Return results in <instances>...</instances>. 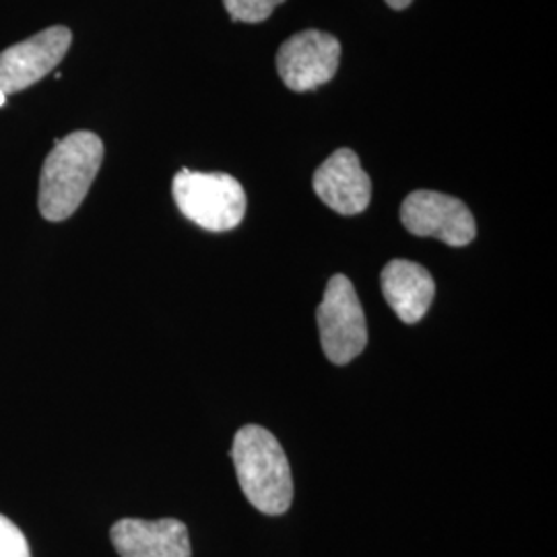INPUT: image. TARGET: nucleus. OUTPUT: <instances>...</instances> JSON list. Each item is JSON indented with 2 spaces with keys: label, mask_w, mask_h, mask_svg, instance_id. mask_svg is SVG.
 <instances>
[{
  "label": "nucleus",
  "mask_w": 557,
  "mask_h": 557,
  "mask_svg": "<svg viewBox=\"0 0 557 557\" xmlns=\"http://www.w3.org/2000/svg\"><path fill=\"white\" fill-rule=\"evenodd\" d=\"M103 161V143L96 133L77 131L57 140L44 161L40 176V213L44 220H69L87 197Z\"/></svg>",
  "instance_id": "nucleus-1"
},
{
  "label": "nucleus",
  "mask_w": 557,
  "mask_h": 557,
  "mask_svg": "<svg viewBox=\"0 0 557 557\" xmlns=\"http://www.w3.org/2000/svg\"><path fill=\"white\" fill-rule=\"evenodd\" d=\"M232 458L246 499L269 517L285 515L294 499L289 460L278 440L260 425H244L236 432Z\"/></svg>",
  "instance_id": "nucleus-2"
},
{
  "label": "nucleus",
  "mask_w": 557,
  "mask_h": 557,
  "mask_svg": "<svg viewBox=\"0 0 557 557\" xmlns=\"http://www.w3.org/2000/svg\"><path fill=\"white\" fill-rule=\"evenodd\" d=\"M174 200L186 220L207 232H230L246 215V193L230 174L180 170L172 184Z\"/></svg>",
  "instance_id": "nucleus-3"
},
{
  "label": "nucleus",
  "mask_w": 557,
  "mask_h": 557,
  "mask_svg": "<svg viewBox=\"0 0 557 557\" xmlns=\"http://www.w3.org/2000/svg\"><path fill=\"white\" fill-rule=\"evenodd\" d=\"M320 343L335 366H345L368 345V324L356 287L345 275H335L326 283L317 310Z\"/></svg>",
  "instance_id": "nucleus-4"
},
{
  "label": "nucleus",
  "mask_w": 557,
  "mask_h": 557,
  "mask_svg": "<svg viewBox=\"0 0 557 557\" xmlns=\"http://www.w3.org/2000/svg\"><path fill=\"white\" fill-rule=\"evenodd\" d=\"M400 221L419 238H438L448 246H467L475 239L478 225L462 200L434 193L416 190L400 205Z\"/></svg>",
  "instance_id": "nucleus-5"
},
{
  "label": "nucleus",
  "mask_w": 557,
  "mask_h": 557,
  "mask_svg": "<svg viewBox=\"0 0 557 557\" xmlns=\"http://www.w3.org/2000/svg\"><path fill=\"white\" fill-rule=\"evenodd\" d=\"M341 44L335 36L306 29L283 41L277 71L292 91H312L337 75Z\"/></svg>",
  "instance_id": "nucleus-6"
},
{
  "label": "nucleus",
  "mask_w": 557,
  "mask_h": 557,
  "mask_svg": "<svg viewBox=\"0 0 557 557\" xmlns=\"http://www.w3.org/2000/svg\"><path fill=\"white\" fill-rule=\"evenodd\" d=\"M71 41V29L57 25L0 52V91L20 94L50 75L66 57Z\"/></svg>",
  "instance_id": "nucleus-7"
},
{
  "label": "nucleus",
  "mask_w": 557,
  "mask_h": 557,
  "mask_svg": "<svg viewBox=\"0 0 557 557\" xmlns=\"http://www.w3.org/2000/svg\"><path fill=\"white\" fill-rule=\"evenodd\" d=\"M314 193L338 215H359L372 200V180L363 172L358 153L338 149L314 172Z\"/></svg>",
  "instance_id": "nucleus-8"
},
{
  "label": "nucleus",
  "mask_w": 557,
  "mask_h": 557,
  "mask_svg": "<svg viewBox=\"0 0 557 557\" xmlns=\"http://www.w3.org/2000/svg\"><path fill=\"white\" fill-rule=\"evenodd\" d=\"M110 537L120 557H190L193 554L188 529L176 518H122L112 527Z\"/></svg>",
  "instance_id": "nucleus-9"
},
{
  "label": "nucleus",
  "mask_w": 557,
  "mask_h": 557,
  "mask_svg": "<svg viewBox=\"0 0 557 557\" xmlns=\"http://www.w3.org/2000/svg\"><path fill=\"white\" fill-rule=\"evenodd\" d=\"M380 283L384 299L405 324L423 319L436 296V283L430 271L411 260H391L382 269Z\"/></svg>",
  "instance_id": "nucleus-10"
},
{
  "label": "nucleus",
  "mask_w": 557,
  "mask_h": 557,
  "mask_svg": "<svg viewBox=\"0 0 557 557\" xmlns=\"http://www.w3.org/2000/svg\"><path fill=\"white\" fill-rule=\"evenodd\" d=\"M285 0H223L230 17L242 23H260L269 20L271 13Z\"/></svg>",
  "instance_id": "nucleus-11"
},
{
  "label": "nucleus",
  "mask_w": 557,
  "mask_h": 557,
  "mask_svg": "<svg viewBox=\"0 0 557 557\" xmlns=\"http://www.w3.org/2000/svg\"><path fill=\"white\" fill-rule=\"evenodd\" d=\"M0 557H32L29 543L20 527L0 515Z\"/></svg>",
  "instance_id": "nucleus-12"
},
{
  "label": "nucleus",
  "mask_w": 557,
  "mask_h": 557,
  "mask_svg": "<svg viewBox=\"0 0 557 557\" xmlns=\"http://www.w3.org/2000/svg\"><path fill=\"white\" fill-rule=\"evenodd\" d=\"M411 2H413V0H386V4H388L391 9H395V11L407 9Z\"/></svg>",
  "instance_id": "nucleus-13"
},
{
  "label": "nucleus",
  "mask_w": 557,
  "mask_h": 557,
  "mask_svg": "<svg viewBox=\"0 0 557 557\" xmlns=\"http://www.w3.org/2000/svg\"><path fill=\"white\" fill-rule=\"evenodd\" d=\"M4 103H7V96H4V94H2V91H0V108H2V106H4Z\"/></svg>",
  "instance_id": "nucleus-14"
}]
</instances>
